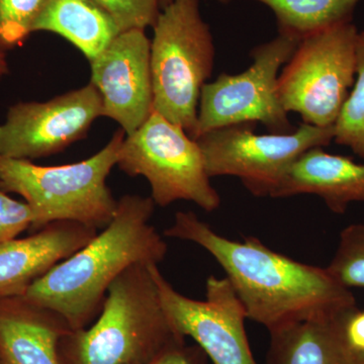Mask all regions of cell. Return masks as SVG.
Masks as SVG:
<instances>
[{
	"instance_id": "20",
	"label": "cell",
	"mask_w": 364,
	"mask_h": 364,
	"mask_svg": "<svg viewBox=\"0 0 364 364\" xmlns=\"http://www.w3.org/2000/svg\"><path fill=\"white\" fill-rule=\"evenodd\" d=\"M328 272L342 286L364 287V224H352L342 230L336 252Z\"/></svg>"
},
{
	"instance_id": "3",
	"label": "cell",
	"mask_w": 364,
	"mask_h": 364,
	"mask_svg": "<svg viewBox=\"0 0 364 364\" xmlns=\"http://www.w3.org/2000/svg\"><path fill=\"white\" fill-rule=\"evenodd\" d=\"M151 265L124 270L95 322L60 339V364H145L186 341L163 310Z\"/></svg>"
},
{
	"instance_id": "16",
	"label": "cell",
	"mask_w": 364,
	"mask_h": 364,
	"mask_svg": "<svg viewBox=\"0 0 364 364\" xmlns=\"http://www.w3.org/2000/svg\"><path fill=\"white\" fill-rule=\"evenodd\" d=\"M353 310L269 332L265 364H364V352L354 349L345 334Z\"/></svg>"
},
{
	"instance_id": "27",
	"label": "cell",
	"mask_w": 364,
	"mask_h": 364,
	"mask_svg": "<svg viewBox=\"0 0 364 364\" xmlns=\"http://www.w3.org/2000/svg\"><path fill=\"white\" fill-rule=\"evenodd\" d=\"M171 1L172 0H159L160 7H161V9H164V7L168 6Z\"/></svg>"
},
{
	"instance_id": "12",
	"label": "cell",
	"mask_w": 364,
	"mask_h": 364,
	"mask_svg": "<svg viewBox=\"0 0 364 364\" xmlns=\"http://www.w3.org/2000/svg\"><path fill=\"white\" fill-rule=\"evenodd\" d=\"M151 40L144 30L122 32L90 62V83L100 92L104 117L135 133L153 112Z\"/></svg>"
},
{
	"instance_id": "2",
	"label": "cell",
	"mask_w": 364,
	"mask_h": 364,
	"mask_svg": "<svg viewBox=\"0 0 364 364\" xmlns=\"http://www.w3.org/2000/svg\"><path fill=\"white\" fill-rule=\"evenodd\" d=\"M155 205L150 196H122L112 222L33 282L23 298L58 313L71 330L92 324L109 287L124 270L135 264L159 265L166 257L168 246L150 223Z\"/></svg>"
},
{
	"instance_id": "15",
	"label": "cell",
	"mask_w": 364,
	"mask_h": 364,
	"mask_svg": "<svg viewBox=\"0 0 364 364\" xmlns=\"http://www.w3.org/2000/svg\"><path fill=\"white\" fill-rule=\"evenodd\" d=\"M313 195L335 214H344L352 203H364V163L329 154L321 147L304 153L291 165L272 198Z\"/></svg>"
},
{
	"instance_id": "6",
	"label": "cell",
	"mask_w": 364,
	"mask_h": 364,
	"mask_svg": "<svg viewBox=\"0 0 364 364\" xmlns=\"http://www.w3.org/2000/svg\"><path fill=\"white\" fill-rule=\"evenodd\" d=\"M358 33L352 21H344L299 41L277 80L287 112L312 126H335L355 81Z\"/></svg>"
},
{
	"instance_id": "21",
	"label": "cell",
	"mask_w": 364,
	"mask_h": 364,
	"mask_svg": "<svg viewBox=\"0 0 364 364\" xmlns=\"http://www.w3.org/2000/svg\"><path fill=\"white\" fill-rule=\"evenodd\" d=\"M50 0H0V51L21 47Z\"/></svg>"
},
{
	"instance_id": "14",
	"label": "cell",
	"mask_w": 364,
	"mask_h": 364,
	"mask_svg": "<svg viewBox=\"0 0 364 364\" xmlns=\"http://www.w3.org/2000/svg\"><path fill=\"white\" fill-rule=\"evenodd\" d=\"M71 331L58 313L25 298L0 301V364H60V339Z\"/></svg>"
},
{
	"instance_id": "17",
	"label": "cell",
	"mask_w": 364,
	"mask_h": 364,
	"mask_svg": "<svg viewBox=\"0 0 364 364\" xmlns=\"http://www.w3.org/2000/svg\"><path fill=\"white\" fill-rule=\"evenodd\" d=\"M57 33L92 62L122 33L114 18L92 0H50L33 26Z\"/></svg>"
},
{
	"instance_id": "1",
	"label": "cell",
	"mask_w": 364,
	"mask_h": 364,
	"mask_svg": "<svg viewBox=\"0 0 364 364\" xmlns=\"http://www.w3.org/2000/svg\"><path fill=\"white\" fill-rule=\"evenodd\" d=\"M164 236L191 242L210 253L226 273L247 318L268 332L358 308L350 289L327 268L294 260L254 236L230 240L195 213L177 212Z\"/></svg>"
},
{
	"instance_id": "22",
	"label": "cell",
	"mask_w": 364,
	"mask_h": 364,
	"mask_svg": "<svg viewBox=\"0 0 364 364\" xmlns=\"http://www.w3.org/2000/svg\"><path fill=\"white\" fill-rule=\"evenodd\" d=\"M111 14L122 32L153 28L161 11L159 0H92Z\"/></svg>"
},
{
	"instance_id": "26",
	"label": "cell",
	"mask_w": 364,
	"mask_h": 364,
	"mask_svg": "<svg viewBox=\"0 0 364 364\" xmlns=\"http://www.w3.org/2000/svg\"><path fill=\"white\" fill-rule=\"evenodd\" d=\"M9 73V63H7L6 53L0 51V81Z\"/></svg>"
},
{
	"instance_id": "13",
	"label": "cell",
	"mask_w": 364,
	"mask_h": 364,
	"mask_svg": "<svg viewBox=\"0 0 364 364\" xmlns=\"http://www.w3.org/2000/svg\"><path fill=\"white\" fill-rule=\"evenodd\" d=\"M97 233L95 228L60 221L26 238L0 243V301L25 296L33 282L90 243Z\"/></svg>"
},
{
	"instance_id": "8",
	"label": "cell",
	"mask_w": 364,
	"mask_h": 364,
	"mask_svg": "<svg viewBox=\"0 0 364 364\" xmlns=\"http://www.w3.org/2000/svg\"><path fill=\"white\" fill-rule=\"evenodd\" d=\"M299 39L279 33L272 40L256 46L247 70L235 75L222 73L203 86L198 117L191 138L240 124L261 123L272 134L296 130L282 107L277 90L279 70L296 51Z\"/></svg>"
},
{
	"instance_id": "9",
	"label": "cell",
	"mask_w": 364,
	"mask_h": 364,
	"mask_svg": "<svg viewBox=\"0 0 364 364\" xmlns=\"http://www.w3.org/2000/svg\"><path fill=\"white\" fill-rule=\"evenodd\" d=\"M256 124H240L208 132L196 139L210 178L235 176L249 193L270 196L291 165L306 151L334 140V127L301 123L289 134L254 133Z\"/></svg>"
},
{
	"instance_id": "5",
	"label": "cell",
	"mask_w": 364,
	"mask_h": 364,
	"mask_svg": "<svg viewBox=\"0 0 364 364\" xmlns=\"http://www.w3.org/2000/svg\"><path fill=\"white\" fill-rule=\"evenodd\" d=\"M153 30V111L191 136L200 92L215 61L214 38L200 14V0H172Z\"/></svg>"
},
{
	"instance_id": "10",
	"label": "cell",
	"mask_w": 364,
	"mask_h": 364,
	"mask_svg": "<svg viewBox=\"0 0 364 364\" xmlns=\"http://www.w3.org/2000/svg\"><path fill=\"white\" fill-rule=\"evenodd\" d=\"M150 269L170 324L195 340L212 364H258L246 334L247 314L226 277H208L205 299L198 301L177 291L158 265Z\"/></svg>"
},
{
	"instance_id": "23",
	"label": "cell",
	"mask_w": 364,
	"mask_h": 364,
	"mask_svg": "<svg viewBox=\"0 0 364 364\" xmlns=\"http://www.w3.org/2000/svg\"><path fill=\"white\" fill-rule=\"evenodd\" d=\"M33 222L30 205L14 200L0 188V243L18 238V235L31 229Z\"/></svg>"
},
{
	"instance_id": "7",
	"label": "cell",
	"mask_w": 364,
	"mask_h": 364,
	"mask_svg": "<svg viewBox=\"0 0 364 364\" xmlns=\"http://www.w3.org/2000/svg\"><path fill=\"white\" fill-rule=\"evenodd\" d=\"M117 166L130 177H145L150 198L159 207L186 200L212 213L221 205L200 145L156 112L135 133L124 136Z\"/></svg>"
},
{
	"instance_id": "19",
	"label": "cell",
	"mask_w": 364,
	"mask_h": 364,
	"mask_svg": "<svg viewBox=\"0 0 364 364\" xmlns=\"http://www.w3.org/2000/svg\"><path fill=\"white\" fill-rule=\"evenodd\" d=\"M334 141L364 159V31L356 41V75L334 126Z\"/></svg>"
},
{
	"instance_id": "11",
	"label": "cell",
	"mask_w": 364,
	"mask_h": 364,
	"mask_svg": "<svg viewBox=\"0 0 364 364\" xmlns=\"http://www.w3.org/2000/svg\"><path fill=\"white\" fill-rule=\"evenodd\" d=\"M102 117V97L91 83L47 102L14 105L0 124V155L33 160L59 154Z\"/></svg>"
},
{
	"instance_id": "24",
	"label": "cell",
	"mask_w": 364,
	"mask_h": 364,
	"mask_svg": "<svg viewBox=\"0 0 364 364\" xmlns=\"http://www.w3.org/2000/svg\"><path fill=\"white\" fill-rule=\"evenodd\" d=\"M145 364H210V360L198 345H188L183 341L169 347Z\"/></svg>"
},
{
	"instance_id": "25",
	"label": "cell",
	"mask_w": 364,
	"mask_h": 364,
	"mask_svg": "<svg viewBox=\"0 0 364 364\" xmlns=\"http://www.w3.org/2000/svg\"><path fill=\"white\" fill-rule=\"evenodd\" d=\"M345 334L354 349L364 352V311L356 308L349 314L345 322Z\"/></svg>"
},
{
	"instance_id": "4",
	"label": "cell",
	"mask_w": 364,
	"mask_h": 364,
	"mask_svg": "<svg viewBox=\"0 0 364 364\" xmlns=\"http://www.w3.org/2000/svg\"><path fill=\"white\" fill-rule=\"evenodd\" d=\"M126 133L119 129L92 156L70 164L42 166L0 155V188L18 193L32 208L33 232L60 221L105 229L116 215L117 200L107 186Z\"/></svg>"
},
{
	"instance_id": "18",
	"label": "cell",
	"mask_w": 364,
	"mask_h": 364,
	"mask_svg": "<svg viewBox=\"0 0 364 364\" xmlns=\"http://www.w3.org/2000/svg\"><path fill=\"white\" fill-rule=\"evenodd\" d=\"M229 4L237 0H217ZM272 9L279 33L303 39L323 28L351 21L361 0H254Z\"/></svg>"
}]
</instances>
